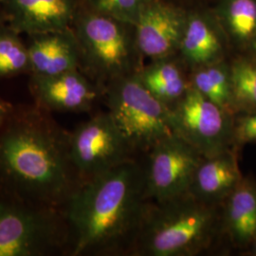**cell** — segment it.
I'll return each instance as SVG.
<instances>
[{
  "label": "cell",
  "mask_w": 256,
  "mask_h": 256,
  "mask_svg": "<svg viewBox=\"0 0 256 256\" xmlns=\"http://www.w3.org/2000/svg\"><path fill=\"white\" fill-rule=\"evenodd\" d=\"M48 111L14 108L0 129V187L6 194L61 209L82 182L70 158V132Z\"/></svg>",
  "instance_id": "1"
},
{
  "label": "cell",
  "mask_w": 256,
  "mask_h": 256,
  "mask_svg": "<svg viewBox=\"0 0 256 256\" xmlns=\"http://www.w3.org/2000/svg\"><path fill=\"white\" fill-rule=\"evenodd\" d=\"M151 200L133 158L84 182L62 208L72 256H131Z\"/></svg>",
  "instance_id": "2"
},
{
  "label": "cell",
  "mask_w": 256,
  "mask_h": 256,
  "mask_svg": "<svg viewBox=\"0 0 256 256\" xmlns=\"http://www.w3.org/2000/svg\"><path fill=\"white\" fill-rule=\"evenodd\" d=\"M225 242L221 206L205 204L188 192L150 202L131 256H200Z\"/></svg>",
  "instance_id": "3"
},
{
  "label": "cell",
  "mask_w": 256,
  "mask_h": 256,
  "mask_svg": "<svg viewBox=\"0 0 256 256\" xmlns=\"http://www.w3.org/2000/svg\"><path fill=\"white\" fill-rule=\"evenodd\" d=\"M104 93L108 112L136 156L146 155L162 140L178 135L172 110L147 90L137 74L114 80Z\"/></svg>",
  "instance_id": "4"
},
{
  "label": "cell",
  "mask_w": 256,
  "mask_h": 256,
  "mask_svg": "<svg viewBox=\"0 0 256 256\" xmlns=\"http://www.w3.org/2000/svg\"><path fill=\"white\" fill-rule=\"evenodd\" d=\"M70 244L63 210L6 194L0 198V256L50 254Z\"/></svg>",
  "instance_id": "5"
},
{
  "label": "cell",
  "mask_w": 256,
  "mask_h": 256,
  "mask_svg": "<svg viewBox=\"0 0 256 256\" xmlns=\"http://www.w3.org/2000/svg\"><path fill=\"white\" fill-rule=\"evenodd\" d=\"M68 147L82 183L137 158L108 111L94 115L70 132Z\"/></svg>",
  "instance_id": "6"
},
{
  "label": "cell",
  "mask_w": 256,
  "mask_h": 256,
  "mask_svg": "<svg viewBox=\"0 0 256 256\" xmlns=\"http://www.w3.org/2000/svg\"><path fill=\"white\" fill-rule=\"evenodd\" d=\"M202 156L178 135L166 138L144 155L146 192L149 200L162 203L189 192Z\"/></svg>",
  "instance_id": "7"
},
{
  "label": "cell",
  "mask_w": 256,
  "mask_h": 256,
  "mask_svg": "<svg viewBox=\"0 0 256 256\" xmlns=\"http://www.w3.org/2000/svg\"><path fill=\"white\" fill-rule=\"evenodd\" d=\"M176 132L202 156L216 155L232 147L234 116L192 86L172 108Z\"/></svg>",
  "instance_id": "8"
},
{
  "label": "cell",
  "mask_w": 256,
  "mask_h": 256,
  "mask_svg": "<svg viewBox=\"0 0 256 256\" xmlns=\"http://www.w3.org/2000/svg\"><path fill=\"white\" fill-rule=\"evenodd\" d=\"M80 36L84 54L94 68L114 80L126 76L129 46L120 28L112 19L102 16L88 18L81 25Z\"/></svg>",
  "instance_id": "9"
},
{
  "label": "cell",
  "mask_w": 256,
  "mask_h": 256,
  "mask_svg": "<svg viewBox=\"0 0 256 256\" xmlns=\"http://www.w3.org/2000/svg\"><path fill=\"white\" fill-rule=\"evenodd\" d=\"M30 86L36 104L48 112H88L102 93L77 70L50 77L32 76Z\"/></svg>",
  "instance_id": "10"
},
{
  "label": "cell",
  "mask_w": 256,
  "mask_h": 256,
  "mask_svg": "<svg viewBox=\"0 0 256 256\" xmlns=\"http://www.w3.org/2000/svg\"><path fill=\"white\" fill-rule=\"evenodd\" d=\"M238 153L229 148L216 155L204 156L198 166L189 194L212 206H221L244 176L238 162Z\"/></svg>",
  "instance_id": "11"
},
{
  "label": "cell",
  "mask_w": 256,
  "mask_h": 256,
  "mask_svg": "<svg viewBox=\"0 0 256 256\" xmlns=\"http://www.w3.org/2000/svg\"><path fill=\"white\" fill-rule=\"evenodd\" d=\"M10 28L30 36L66 30L72 18L70 0H4Z\"/></svg>",
  "instance_id": "12"
},
{
  "label": "cell",
  "mask_w": 256,
  "mask_h": 256,
  "mask_svg": "<svg viewBox=\"0 0 256 256\" xmlns=\"http://www.w3.org/2000/svg\"><path fill=\"white\" fill-rule=\"evenodd\" d=\"M30 74L50 77L77 70L80 48L66 30L30 36L28 45Z\"/></svg>",
  "instance_id": "13"
},
{
  "label": "cell",
  "mask_w": 256,
  "mask_h": 256,
  "mask_svg": "<svg viewBox=\"0 0 256 256\" xmlns=\"http://www.w3.org/2000/svg\"><path fill=\"white\" fill-rule=\"evenodd\" d=\"M223 230L230 246L247 250L256 239V180L244 176L221 204Z\"/></svg>",
  "instance_id": "14"
},
{
  "label": "cell",
  "mask_w": 256,
  "mask_h": 256,
  "mask_svg": "<svg viewBox=\"0 0 256 256\" xmlns=\"http://www.w3.org/2000/svg\"><path fill=\"white\" fill-rule=\"evenodd\" d=\"M180 21L174 12L162 7L144 10L138 18L136 45L140 54L154 60L166 59L180 48Z\"/></svg>",
  "instance_id": "15"
},
{
  "label": "cell",
  "mask_w": 256,
  "mask_h": 256,
  "mask_svg": "<svg viewBox=\"0 0 256 256\" xmlns=\"http://www.w3.org/2000/svg\"><path fill=\"white\" fill-rule=\"evenodd\" d=\"M164 60H158L156 64L137 75L156 99L172 110L191 88V82L186 81L178 64Z\"/></svg>",
  "instance_id": "16"
},
{
  "label": "cell",
  "mask_w": 256,
  "mask_h": 256,
  "mask_svg": "<svg viewBox=\"0 0 256 256\" xmlns=\"http://www.w3.org/2000/svg\"><path fill=\"white\" fill-rule=\"evenodd\" d=\"M180 48L183 57L198 68L216 63L222 52L218 37L202 19H192L182 34Z\"/></svg>",
  "instance_id": "17"
},
{
  "label": "cell",
  "mask_w": 256,
  "mask_h": 256,
  "mask_svg": "<svg viewBox=\"0 0 256 256\" xmlns=\"http://www.w3.org/2000/svg\"><path fill=\"white\" fill-rule=\"evenodd\" d=\"M191 86L203 96L234 115L230 68L218 62L200 66L192 75Z\"/></svg>",
  "instance_id": "18"
},
{
  "label": "cell",
  "mask_w": 256,
  "mask_h": 256,
  "mask_svg": "<svg viewBox=\"0 0 256 256\" xmlns=\"http://www.w3.org/2000/svg\"><path fill=\"white\" fill-rule=\"evenodd\" d=\"M234 115L256 110V61L239 59L230 66Z\"/></svg>",
  "instance_id": "19"
},
{
  "label": "cell",
  "mask_w": 256,
  "mask_h": 256,
  "mask_svg": "<svg viewBox=\"0 0 256 256\" xmlns=\"http://www.w3.org/2000/svg\"><path fill=\"white\" fill-rule=\"evenodd\" d=\"M25 72L30 74L28 46L12 28L0 27V79Z\"/></svg>",
  "instance_id": "20"
},
{
  "label": "cell",
  "mask_w": 256,
  "mask_h": 256,
  "mask_svg": "<svg viewBox=\"0 0 256 256\" xmlns=\"http://www.w3.org/2000/svg\"><path fill=\"white\" fill-rule=\"evenodd\" d=\"M228 21L232 34L240 41L252 40L256 34V0H230Z\"/></svg>",
  "instance_id": "21"
},
{
  "label": "cell",
  "mask_w": 256,
  "mask_h": 256,
  "mask_svg": "<svg viewBox=\"0 0 256 256\" xmlns=\"http://www.w3.org/2000/svg\"><path fill=\"white\" fill-rule=\"evenodd\" d=\"M256 142V110L234 116L232 147L239 152L242 147Z\"/></svg>",
  "instance_id": "22"
},
{
  "label": "cell",
  "mask_w": 256,
  "mask_h": 256,
  "mask_svg": "<svg viewBox=\"0 0 256 256\" xmlns=\"http://www.w3.org/2000/svg\"><path fill=\"white\" fill-rule=\"evenodd\" d=\"M142 0H96L99 10L112 16L124 18L136 9Z\"/></svg>",
  "instance_id": "23"
},
{
  "label": "cell",
  "mask_w": 256,
  "mask_h": 256,
  "mask_svg": "<svg viewBox=\"0 0 256 256\" xmlns=\"http://www.w3.org/2000/svg\"><path fill=\"white\" fill-rule=\"evenodd\" d=\"M12 110H14V108L10 104L9 102L4 101L0 97V129L2 128L4 124L6 122V120L9 118Z\"/></svg>",
  "instance_id": "24"
},
{
  "label": "cell",
  "mask_w": 256,
  "mask_h": 256,
  "mask_svg": "<svg viewBox=\"0 0 256 256\" xmlns=\"http://www.w3.org/2000/svg\"><path fill=\"white\" fill-rule=\"evenodd\" d=\"M247 254L252 256H256V239L248 246L247 248Z\"/></svg>",
  "instance_id": "25"
},
{
  "label": "cell",
  "mask_w": 256,
  "mask_h": 256,
  "mask_svg": "<svg viewBox=\"0 0 256 256\" xmlns=\"http://www.w3.org/2000/svg\"><path fill=\"white\" fill-rule=\"evenodd\" d=\"M252 48L254 54L256 57V34L254 36V37L252 39Z\"/></svg>",
  "instance_id": "26"
},
{
  "label": "cell",
  "mask_w": 256,
  "mask_h": 256,
  "mask_svg": "<svg viewBox=\"0 0 256 256\" xmlns=\"http://www.w3.org/2000/svg\"><path fill=\"white\" fill-rule=\"evenodd\" d=\"M1 1H3V2H4V0H0V2H1Z\"/></svg>",
  "instance_id": "27"
}]
</instances>
